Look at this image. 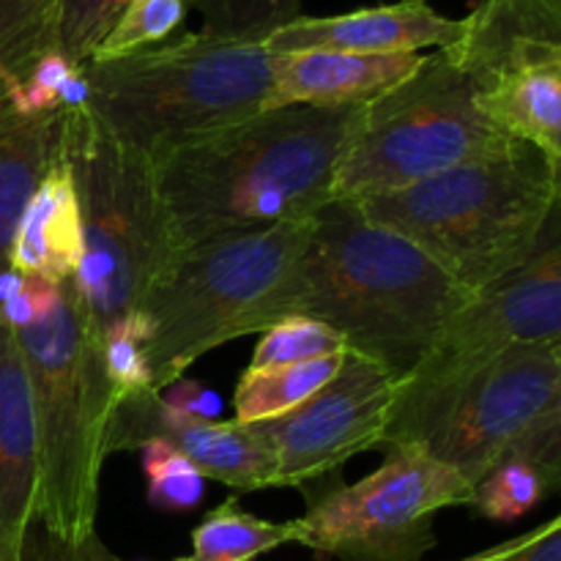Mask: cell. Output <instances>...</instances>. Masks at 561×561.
I'll return each instance as SVG.
<instances>
[{
	"instance_id": "obj_1",
	"label": "cell",
	"mask_w": 561,
	"mask_h": 561,
	"mask_svg": "<svg viewBox=\"0 0 561 561\" xmlns=\"http://www.w3.org/2000/svg\"><path fill=\"white\" fill-rule=\"evenodd\" d=\"M359 107L261 110L153 159L186 250L217 236L307 219L327 206Z\"/></svg>"
},
{
	"instance_id": "obj_2",
	"label": "cell",
	"mask_w": 561,
	"mask_h": 561,
	"mask_svg": "<svg viewBox=\"0 0 561 561\" xmlns=\"http://www.w3.org/2000/svg\"><path fill=\"white\" fill-rule=\"evenodd\" d=\"M471 299L427 252L367 219L354 201H329L316 211L299 316L332 327L354 354L403 378Z\"/></svg>"
},
{
	"instance_id": "obj_3",
	"label": "cell",
	"mask_w": 561,
	"mask_h": 561,
	"mask_svg": "<svg viewBox=\"0 0 561 561\" xmlns=\"http://www.w3.org/2000/svg\"><path fill=\"white\" fill-rule=\"evenodd\" d=\"M559 201L561 170L518 142L356 206L477 296L529 263L557 228Z\"/></svg>"
},
{
	"instance_id": "obj_4",
	"label": "cell",
	"mask_w": 561,
	"mask_h": 561,
	"mask_svg": "<svg viewBox=\"0 0 561 561\" xmlns=\"http://www.w3.org/2000/svg\"><path fill=\"white\" fill-rule=\"evenodd\" d=\"M64 157L75 173L85 255L69 279L85 327L102 337L146 310L184 257L157 179V162L115 137L85 104L64 118Z\"/></svg>"
},
{
	"instance_id": "obj_5",
	"label": "cell",
	"mask_w": 561,
	"mask_h": 561,
	"mask_svg": "<svg viewBox=\"0 0 561 561\" xmlns=\"http://www.w3.org/2000/svg\"><path fill=\"white\" fill-rule=\"evenodd\" d=\"M312 228L316 214L217 236L184 252L146 305L153 323L148 343L153 392L184 378L208 351L299 316L301 266Z\"/></svg>"
},
{
	"instance_id": "obj_6",
	"label": "cell",
	"mask_w": 561,
	"mask_h": 561,
	"mask_svg": "<svg viewBox=\"0 0 561 561\" xmlns=\"http://www.w3.org/2000/svg\"><path fill=\"white\" fill-rule=\"evenodd\" d=\"M274 55L261 42L184 33L115 60H88V107L137 151L162 153L261 113Z\"/></svg>"
},
{
	"instance_id": "obj_7",
	"label": "cell",
	"mask_w": 561,
	"mask_h": 561,
	"mask_svg": "<svg viewBox=\"0 0 561 561\" xmlns=\"http://www.w3.org/2000/svg\"><path fill=\"white\" fill-rule=\"evenodd\" d=\"M31 383L38 438L36 520L60 540L96 531L99 480L107 460L115 394L99 340L88 332L71 283L44 321L14 332Z\"/></svg>"
},
{
	"instance_id": "obj_8",
	"label": "cell",
	"mask_w": 561,
	"mask_h": 561,
	"mask_svg": "<svg viewBox=\"0 0 561 561\" xmlns=\"http://www.w3.org/2000/svg\"><path fill=\"white\" fill-rule=\"evenodd\" d=\"M513 146L518 140L477 107L469 77L436 49L409 80L362 104L334 168L332 201L389 195Z\"/></svg>"
},
{
	"instance_id": "obj_9",
	"label": "cell",
	"mask_w": 561,
	"mask_h": 561,
	"mask_svg": "<svg viewBox=\"0 0 561 561\" xmlns=\"http://www.w3.org/2000/svg\"><path fill=\"white\" fill-rule=\"evenodd\" d=\"M561 343L559 225L518 272L477 294L444 321L414 367L398 381L383 449L425 444L449 405L482 370L518 345Z\"/></svg>"
},
{
	"instance_id": "obj_10",
	"label": "cell",
	"mask_w": 561,
	"mask_h": 561,
	"mask_svg": "<svg viewBox=\"0 0 561 561\" xmlns=\"http://www.w3.org/2000/svg\"><path fill=\"white\" fill-rule=\"evenodd\" d=\"M301 546L337 561H422L436 548V515L471 507L474 485L425 444H392L376 471L307 493Z\"/></svg>"
},
{
	"instance_id": "obj_11",
	"label": "cell",
	"mask_w": 561,
	"mask_h": 561,
	"mask_svg": "<svg viewBox=\"0 0 561 561\" xmlns=\"http://www.w3.org/2000/svg\"><path fill=\"white\" fill-rule=\"evenodd\" d=\"M425 447L471 485L510 455L561 474V343L507 351L455 398Z\"/></svg>"
},
{
	"instance_id": "obj_12",
	"label": "cell",
	"mask_w": 561,
	"mask_h": 561,
	"mask_svg": "<svg viewBox=\"0 0 561 561\" xmlns=\"http://www.w3.org/2000/svg\"><path fill=\"white\" fill-rule=\"evenodd\" d=\"M398 381L383 365L348 351L321 392L279 420L257 422L274 455V488L307 491L356 455L383 449Z\"/></svg>"
},
{
	"instance_id": "obj_13",
	"label": "cell",
	"mask_w": 561,
	"mask_h": 561,
	"mask_svg": "<svg viewBox=\"0 0 561 561\" xmlns=\"http://www.w3.org/2000/svg\"><path fill=\"white\" fill-rule=\"evenodd\" d=\"M151 438L179 449L203 480H217L239 493L274 488V455L257 425L181 414L159 392L121 398L110 420L107 453L140 449Z\"/></svg>"
},
{
	"instance_id": "obj_14",
	"label": "cell",
	"mask_w": 561,
	"mask_h": 561,
	"mask_svg": "<svg viewBox=\"0 0 561 561\" xmlns=\"http://www.w3.org/2000/svg\"><path fill=\"white\" fill-rule=\"evenodd\" d=\"M444 53L474 91L535 69H561V0H480Z\"/></svg>"
},
{
	"instance_id": "obj_15",
	"label": "cell",
	"mask_w": 561,
	"mask_h": 561,
	"mask_svg": "<svg viewBox=\"0 0 561 561\" xmlns=\"http://www.w3.org/2000/svg\"><path fill=\"white\" fill-rule=\"evenodd\" d=\"M463 33V22L444 16L427 0L356 9L337 16H296L266 38L272 55L332 49V53L398 55L447 49Z\"/></svg>"
},
{
	"instance_id": "obj_16",
	"label": "cell",
	"mask_w": 561,
	"mask_h": 561,
	"mask_svg": "<svg viewBox=\"0 0 561 561\" xmlns=\"http://www.w3.org/2000/svg\"><path fill=\"white\" fill-rule=\"evenodd\" d=\"M36 502L38 438L31 383L20 340L0 318V561H22Z\"/></svg>"
},
{
	"instance_id": "obj_17",
	"label": "cell",
	"mask_w": 561,
	"mask_h": 561,
	"mask_svg": "<svg viewBox=\"0 0 561 561\" xmlns=\"http://www.w3.org/2000/svg\"><path fill=\"white\" fill-rule=\"evenodd\" d=\"M422 53L359 55L332 49L274 55L268 107H356L392 91L420 69Z\"/></svg>"
},
{
	"instance_id": "obj_18",
	"label": "cell",
	"mask_w": 561,
	"mask_h": 561,
	"mask_svg": "<svg viewBox=\"0 0 561 561\" xmlns=\"http://www.w3.org/2000/svg\"><path fill=\"white\" fill-rule=\"evenodd\" d=\"M85 255L82 208L75 173L66 157L49 168L42 184L27 197L9 250V268L22 277L64 285Z\"/></svg>"
},
{
	"instance_id": "obj_19",
	"label": "cell",
	"mask_w": 561,
	"mask_h": 561,
	"mask_svg": "<svg viewBox=\"0 0 561 561\" xmlns=\"http://www.w3.org/2000/svg\"><path fill=\"white\" fill-rule=\"evenodd\" d=\"M66 113L31 115L0 96V274L9 272L11 239L27 197L64 157Z\"/></svg>"
},
{
	"instance_id": "obj_20",
	"label": "cell",
	"mask_w": 561,
	"mask_h": 561,
	"mask_svg": "<svg viewBox=\"0 0 561 561\" xmlns=\"http://www.w3.org/2000/svg\"><path fill=\"white\" fill-rule=\"evenodd\" d=\"M477 107L504 135L561 170V69H535L477 91Z\"/></svg>"
},
{
	"instance_id": "obj_21",
	"label": "cell",
	"mask_w": 561,
	"mask_h": 561,
	"mask_svg": "<svg viewBox=\"0 0 561 561\" xmlns=\"http://www.w3.org/2000/svg\"><path fill=\"white\" fill-rule=\"evenodd\" d=\"M345 354L348 351L318 356L310 362H296V365L257 367V370L247 367L236 387L233 420L241 425H257V422L290 414L337 376Z\"/></svg>"
},
{
	"instance_id": "obj_22",
	"label": "cell",
	"mask_w": 561,
	"mask_h": 561,
	"mask_svg": "<svg viewBox=\"0 0 561 561\" xmlns=\"http://www.w3.org/2000/svg\"><path fill=\"white\" fill-rule=\"evenodd\" d=\"M283 546H301L299 518L285 524L255 518L236 499H225L192 531L197 561H252Z\"/></svg>"
},
{
	"instance_id": "obj_23",
	"label": "cell",
	"mask_w": 561,
	"mask_h": 561,
	"mask_svg": "<svg viewBox=\"0 0 561 561\" xmlns=\"http://www.w3.org/2000/svg\"><path fill=\"white\" fill-rule=\"evenodd\" d=\"M561 485L559 471L526 458V455H510L499 460L485 477L474 485L477 513L496 524H513V520L529 515L546 496L557 493Z\"/></svg>"
},
{
	"instance_id": "obj_24",
	"label": "cell",
	"mask_w": 561,
	"mask_h": 561,
	"mask_svg": "<svg viewBox=\"0 0 561 561\" xmlns=\"http://www.w3.org/2000/svg\"><path fill=\"white\" fill-rule=\"evenodd\" d=\"M203 31L233 42H266L274 31L301 16V0H190Z\"/></svg>"
},
{
	"instance_id": "obj_25",
	"label": "cell",
	"mask_w": 561,
	"mask_h": 561,
	"mask_svg": "<svg viewBox=\"0 0 561 561\" xmlns=\"http://www.w3.org/2000/svg\"><path fill=\"white\" fill-rule=\"evenodd\" d=\"M151 337L153 323L146 310L126 316L124 321L113 323L99 337L104 373H107V381L113 383L118 400L129 398V394L153 392L151 367H148V343H151Z\"/></svg>"
},
{
	"instance_id": "obj_26",
	"label": "cell",
	"mask_w": 561,
	"mask_h": 561,
	"mask_svg": "<svg viewBox=\"0 0 561 561\" xmlns=\"http://www.w3.org/2000/svg\"><path fill=\"white\" fill-rule=\"evenodd\" d=\"M190 0H131L91 60H115L162 44L184 22Z\"/></svg>"
},
{
	"instance_id": "obj_27",
	"label": "cell",
	"mask_w": 561,
	"mask_h": 561,
	"mask_svg": "<svg viewBox=\"0 0 561 561\" xmlns=\"http://www.w3.org/2000/svg\"><path fill=\"white\" fill-rule=\"evenodd\" d=\"M343 351H348L345 340L332 327L310 316H288L261 334L250 367L257 370V367L296 365V362H310L318 356L343 354Z\"/></svg>"
},
{
	"instance_id": "obj_28",
	"label": "cell",
	"mask_w": 561,
	"mask_h": 561,
	"mask_svg": "<svg viewBox=\"0 0 561 561\" xmlns=\"http://www.w3.org/2000/svg\"><path fill=\"white\" fill-rule=\"evenodd\" d=\"M137 453L142 455V471L148 480V502L162 513H186L203 496V474L170 444L151 442L142 444Z\"/></svg>"
},
{
	"instance_id": "obj_29",
	"label": "cell",
	"mask_w": 561,
	"mask_h": 561,
	"mask_svg": "<svg viewBox=\"0 0 561 561\" xmlns=\"http://www.w3.org/2000/svg\"><path fill=\"white\" fill-rule=\"evenodd\" d=\"M131 0H55L60 49L75 64H88Z\"/></svg>"
},
{
	"instance_id": "obj_30",
	"label": "cell",
	"mask_w": 561,
	"mask_h": 561,
	"mask_svg": "<svg viewBox=\"0 0 561 561\" xmlns=\"http://www.w3.org/2000/svg\"><path fill=\"white\" fill-rule=\"evenodd\" d=\"M458 561H561V518Z\"/></svg>"
},
{
	"instance_id": "obj_31",
	"label": "cell",
	"mask_w": 561,
	"mask_h": 561,
	"mask_svg": "<svg viewBox=\"0 0 561 561\" xmlns=\"http://www.w3.org/2000/svg\"><path fill=\"white\" fill-rule=\"evenodd\" d=\"M159 398L170 405V409L181 411V414L190 416H203V420H214L219 414V398L197 381H186L179 378L170 387H164L159 392Z\"/></svg>"
},
{
	"instance_id": "obj_32",
	"label": "cell",
	"mask_w": 561,
	"mask_h": 561,
	"mask_svg": "<svg viewBox=\"0 0 561 561\" xmlns=\"http://www.w3.org/2000/svg\"><path fill=\"white\" fill-rule=\"evenodd\" d=\"M0 96H9V93H5V85H3V71H0Z\"/></svg>"
},
{
	"instance_id": "obj_33",
	"label": "cell",
	"mask_w": 561,
	"mask_h": 561,
	"mask_svg": "<svg viewBox=\"0 0 561 561\" xmlns=\"http://www.w3.org/2000/svg\"><path fill=\"white\" fill-rule=\"evenodd\" d=\"M173 561H197L195 557H184V559H173Z\"/></svg>"
}]
</instances>
